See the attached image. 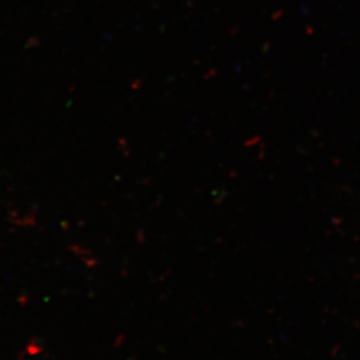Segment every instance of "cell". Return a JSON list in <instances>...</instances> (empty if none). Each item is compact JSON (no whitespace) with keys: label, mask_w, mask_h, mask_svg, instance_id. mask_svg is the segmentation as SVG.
<instances>
[]
</instances>
